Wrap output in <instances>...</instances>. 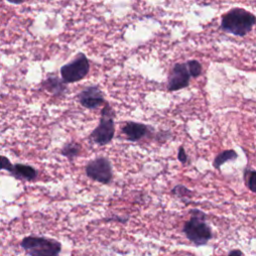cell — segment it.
Returning <instances> with one entry per match:
<instances>
[{
  "mask_svg": "<svg viewBox=\"0 0 256 256\" xmlns=\"http://www.w3.org/2000/svg\"><path fill=\"white\" fill-rule=\"evenodd\" d=\"M10 174L18 180L32 181L36 178L37 171L35 168H33L30 165L16 163V164H13V166L10 170Z\"/></svg>",
  "mask_w": 256,
  "mask_h": 256,
  "instance_id": "10",
  "label": "cell"
},
{
  "mask_svg": "<svg viewBox=\"0 0 256 256\" xmlns=\"http://www.w3.org/2000/svg\"><path fill=\"white\" fill-rule=\"evenodd\" d=\"M64 83L65 82L61 81L59 78L55 76H50L43 82V86L51 94L55 96H60L66 90V86Z\"/></svg>",
  "mask_w": 256,
  "mask_h": 256,
  "instance_id": "11",
  "label": "cell"
},
{
  "mask_svg": "<svg viewBox=\"0 0 256 256\" xmlns=\"http://www.w3.org/2000/svg\"><path fill=\"white\" fill-rule=\"evenodd\" d=\"M222 28L234 35L243 36L247 34L255 23V17L248 11L235 8L222 17Z\"/></svg>",
  "mask_w": 256,
  "mask_h": 256,
  "instance_id": "1",
  "label": "cell"
},
{
  "mask_svg": "<svg viewBox=\"0 0 256 256\" xmlns=\"http://www.w3.org/2000/svg\"><path fill=\"white\" fill-rule=\"evenodd\" d=\"M86 175L97 182L108 184L112 180V167L110 161L105 157H97L88 162L85 167Z\"/></svg>",
  "mask_w": 256,
  "mask_h": 256,
  "instance_id": "6",
  "label": "cell"
},
{
  "mask_svg": "<svg viewBox=\"0 0 256 256\" xmlns=\"http://www.w3.org/2000/svg\"><path fill=\"white\" fill-rule=\"evenodd\" d=\"M192 218L186 222L184 226V233L187 238L196 245H204L211 238V230L204 222V214L201 211L193 210Z\"/></svg>",
  "mask_w": 256,
  "mask_h": 256,
  "instance_id": "4",
  "label": "cell"
},
{
  "mask_svg": "<svg viewBox=\"0 0 256 256\" xmlns=\"http://www.w3.org/2000/svg\"><path fill=\"white\" fill-rule=\"evenodd\" d=\"M7 1L12 4H20V3L24 2V0H7Z\"/></svg>",
  "mask_w": 256,
  "mask_h": 256,
  "instance_id": "19",
  "label": "cell"
},
{
  "mask_svg": "<svg viewBox=\"0 0 256 256\" xmlns=\"http://www.w3.org/2000/svg\"><path fill=\"white\" fill-rule=\"evenodd\" d=\"M178 158H179V160H180L182 163H185V162L187 161V156H186V153H185V150H184L183 147H180V149H179Z\"/></svg>",
  "mask_w": 256,
  "mask_h": 256,
  "instance_id": "17",
  "label": "cell"
},
{
  "mask_svg": "<svg viewBox=\"0 0 256 256\" xmlns=\"http://www.w3.org/2000/svg\"><path fill=\"white\" fill-rule=\"evenodd\" d=\"M187 67H188V70H189V73L192 77H197L200 75L201 73V65L198 61H195V60H192V61H189L187 63Z\"/></svg>",
  "mask_w": 256,
  "mask_h": 256,
  "instance_id": "15",
  "label": "cell"
},
{
  "mask_svg": "<svg viewBox=\"0 0 256 256\" xmlns=\"http://www.w3.org/2000/svg\"><path fill=\"white\" fill-rule=\"evenodd\" d=\"M20 246L29 256H59L62 248L60 242L39 236L23 238Z\"/></svg>",
  "mask_w": 256,
  "mask_h": 256,
  "instance_id": "2",
  "label": "cell"
},
{
  "mask_svg": "<svg viewBox=\"0 0 256 256\" xmlns=\"http://www.w3.org/2000/svg\"><path fill=\"white\" fill-rule=\"evenodd\" d=\"M80 104L87 109H95L104 103L102 91L97 86H88L78 94Z\"/></svg>",
  "mask_w": 256,
  "mask_h": 256,
  "instance_id": "8",
  "label": "cell"
},
{
  "mask_svg": "<svg viewBox=\"0 0 256 256\" xmlns=\"http://www.w3.org/2000/svg\"><path fill=\"white\" fill-rule=\"evenodd\" d=\"M122 132L126 136V139L128 141L136 142L147 134L148 127L143 123L130 121L123 126Z\"/></svg>",
  "mask_w": 256,
  "mask_h": 256,
  "instance_id": "9",
  "label": "cell"
},
{
  "mask_svg": "<svg viewBox=\"0 0 256 256\" xmlns=\"http://www.w3.org/2000/svg\"><path fill=\"white\" fill-rule=\"evenodd\" d=\"M245 179H246V184L248 188L254 193H256V171L246 170Z\"/></svg>",
  "mask_w": 256,
  "mask_h": 256,
  "instance_id": "14",
  "label": "cell"
},
{
  "mask_svg": "<svg viewBox=\"0 0 256 256\" xmlns=\"http://www.w3.org/2000/svg\"><path fill=\"white\" fill-rule=\"evenodd\" d=\"M228 256H241V252L239 250H234V251L230 252V254Z\"/></svg>",
  "mask_w": 256,
  "mask_h": 256,
  "instance_id": "18",
  "label": "cell"
},
{
  "mask_svg": "<svg viewBox=\"0 0 256 256\" xmlns=\"http://www.w3.org/2000/svg\"><path fill=\"white\" fill-rule=\"evenodd\" d=\"M190 76L187 64H175L168 78V90L175 91L186 87L189 83Z\"/></svg>",
  "mask_w": 256,
  "mask_h": 256,
  "instance_id": "7",
  "label": "cell"
},
{
  "mask_svg": "<svg viewBox=\"0 0 256 256\" xmlns=\"http://www.w3.org/2000/svg\"><path fill=\"white\" fill-rule=\"evenodd\" d=\"M114 118L115 112L111 106L106 103L101 110L98 126L90 134V139L94 143L98 145H106L111 142L115 134Z\"/></svg>",
  "mask_w": 256,
  "mask_h": 256,
  "instance_id": "3",
  "label": "cell"
},
{
  "mask_svg": "<svg viewBox=\"0 0 256 256\" xmlns=\"http://www.w3.org/2000/svg\"><path fill=\"white\" fill-rule=\"evenodd\" d=\"M90 64L83 53H79L78 56L70 63L64 65L60 69L62 80L65 83H73L83 79L89 72Z\"/></svg>",
  "mask_w": 256,
  "mask_h": 256,
  "instance_id": "5",
  "label": "cell"
},
{
  "mask_svg": "<svg viewBox=\"0 0 256 256\" xmlns=\"http://www.w3.org/2000/svg\"><path fill=\"white\" fill-rule=\"evenodd\" d=\"M81 145L77 142H68L66 143L62 149H61V154L65 157H67L69 160H73L75 157H77L80 152H81Z\"/></svg>",
  "mask_w": 256,
  "mask_h": 256,
  "instance_id": "12",
  "label": "cell"
},
{
  "mask_svg": "<svg viewBox=\"0 0 256 256\" xmlns=\"http://www.w3.org/2000/svg\"><path fill=\"white\" fill-rule=\"evenodd\" d=\"M237 157V154L234 150H226V151H223L221 152L220 154H218L215 159H214V162H213V165L214 167L216 168H219L222 164H224V162L228 161V160H232V159H235Z\"/></svg>",
  "mask_w": 256,
  "mask_h": 256,
  "instance_id": "13",
  "label": "cell"
},
{
  "mask_svg": "<svg viewBox=\"0 0 256 256\" xmlns=\"http://www.w3.org/2000/svg\"><path fill=\"white\" fill-rule=\"evenodd\" d=\"M13 164L10 162V160L3 155H0V170H7L10 172Z\"/></svg>",
  "mask_w": 256,
  "mask_h": 256,
  "instance_id": "16",
  "label": "cell"
}]
</instances>
